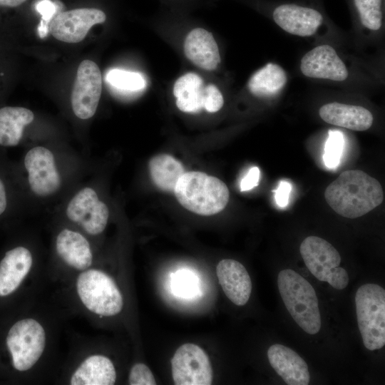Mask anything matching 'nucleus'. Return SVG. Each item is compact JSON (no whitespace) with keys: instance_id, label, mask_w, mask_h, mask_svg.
Here are the masks:
<instances>
[{"instance_id":"18","label":"nucleus","mask_w":385,"mask_h":385,"mask_svg":"<svg viewBox=\"0 0 385 385\" xmlns=\"http://www.w3.org/2000/svg\"><path fill=\"white\" fill-rule=\"evenodd\" d=\"M56 250L58 257L69 267L85 270L91 267L93 253L88 240L80 232L65 228L56 239Z\"/></svg>"},{"instance_id":"16","label":"nucleus","mask_w":385,"mask_h":385,"mask_svg":"<svg viewBox=\"0 0 385 385\" xmlns=\"http://www.w3.org/2000/svg\"><path fill=\"white\" fill-rule=\"evenodd\" d=\"M269 362L288 385H307L310 375L306 361L294 350L279 344L267 350Z\"/></svg>"},{"instance_id":"6","label":"nucleus","mask_w":385,"mask_h":385,"mask_svg":"<svg viewBox=\"0 0 385 385\" xmlns=\"http://www.w3.org/2000/svg\"><path fill=\"white\" fill-rule=\"evenodd\" d=\"M46 339L43 327L36 319L27 318L16 322L6 339L14 368L20 371L31 369L43 352Z\"/></svg>"},{"instance_id":"23","label":"nucleus","mask_w":385,"mask_h":385,"mask_svg":"<svg viewBox=\"0 0 385 385\" xmlns=\"http://www.w3.org/2000/svg\"><path fill=\"white\" fill-rule=\"evenodd\" d=\"M34 119V113L24 107L6 106L0 108V145H17L22 138L24 128Z\"/></svg>"},{"instance_id":"13","label":"nucleus","mask_w":385,"mask_h":385,"mask_svg":"<svg viewBox=\"0 0 385 385\" xmlns=\"http://www.w3.org/2000/svg\"><path fill=\"white\" fill-rule=\"evenodd\" d=\"M302 74L309 78L343 81L349 76L347 68L335 49L327 44L314 47L302 57Z\"/></svg>"},{"instance_id":"1","label":"nucleus","mask_w":385,"mask_h":385,"mask_svg":"<svg viewBox=\"0 0 385 385\" xmlns=\"http://www.w3.org/2000/svg\"><path fill=\"white\" fill-rule=\"evenodd\" d=\"M324 197L337 214L354 219L379 206L384 192L376 179L362 170H349L327 186Z\"/></svg>"},{"instance_id":"20","label":"nucleus","mask_w":385,"mask_h":385,"mask_svg":"<svg viewBox=\"0 0 385 385\" xmlns=\"http://www.w3.org/2000/svg\"><path fill=\"white\" fill-rule=\"evenodd\" d=\"M319 114L327 123L357 131L370 128L374 120L371 113L364 107L338 102L323 105Z\"/></svg>"},{"instance_id":"21","label":"nucleus","mask_w":385,"mask_h":385,"mask_svg":"<svg viewBox=\"0 0 385 385\" xmlns=\"http://www.w3.org/2000/svg\"><path fill=\"white\" fill-rule=\"evenodd\" d=\"M207 85L202 78L194 73H187L174 83L173 94L176 106L183 112L197 113L205 109Z\"/></svg>"},{"instance_id":"24","label":"nucleus","mask_w":385,"mask_h":385,"mask_svg":"<svg viewBox=\"0 0 385 385\" xmlns=\"http://www.w3.org/2000/svg\"><path fill=\"white\" fill-rule=\"evenodd\" d=\"M287 81L285 71L278 64L269 63L250 77L247 86L250 92L257 97L271 98L284 88Z\"/></svg>"},{"instance_id":"36","label":"nucleus","mask_w":385,"mask_h":385,"mask_svg":"<svg viewBox=\"0 0 385 385\" xmlns=\"http://www.w3.org/2000/svg\"><path fill=\"white\" fill-rule=\"evenodd\" d=\"M26 0H0V6L14 7L21 5Z\"/></svg>"},{"instance_id":"8","label":"nucleus","mask_w":385,"mask_h":385,"mask_svg":"<svg viewBox=\"0 0 385 385\" xmlns=\"http://www.w3.org/2000/svg\"><path fill=\"white\" fill-rule=\"evenodd\" d=\"M65 212L71 222L91 235L103 232L109 217L108 206L91 187L79 190L68 201Z\"/></svg>"},{"instance_id":"15","label":"nucleus","mask_w":385,"mask_h":385,"mask_svg":"<svg viewBox=\"0 0 385 385\" xmlns=\"http://www.w3.org/2000/svg\"><path fill=\"white\" fill-rule=\"evenodd\" d=\"M216 274L226 297L237 306L245 305L252 292V282L245 267L231 259L221 260L217 265Z\"/></svg>"},{"instance_id":"3","label":"nucleus","mask_w":385,"mask_h":385,"mask_svg":"<svg viewBox=\"0 0 385 385\" xmlns=\"http://www.w3.org/2000/svg\"><path fill=\"white\" fill-rule=\"evenodd\" d=\"M279 294L295 322L309 334L321 329L318 298L311 284L291 269L280 271L277 277Z\"/></svg>"},{"instance_id":"7","label":"nucleus","mask_w":385,"mask_h":385,"mask_svg":"<svg viewBox=\"0 0 385 385\" xmlns=\"http://www.w3.org/2000/svg\"><path fill=\"white\" fill-rule=\"evenodd\" d=\"M31 191L39 197H48L61 188L62 178L55 157L44 146H35L26 154L24 160Z\"/></svg>"},{"instance_id":"30","label":"nucleus","mask_w":385,"mask_h":385,"mask_svg":"<svg viewBox=\"0 0 385 385\" xmlns=\"http://www.w3.org/2000/svg\"><path fill=\"white\" fill-rule=\"evenodd\" d=\"M128 382L130 385L156 384L151 370L143 363H138L132 366L129 373Z\"/></svg>"},{"instance_id":"32","label":"nucleus","mask_w":385,"mask_h":385,"mask_svg":"<svg viewBox=\"0 0 385 385\" xmlns=\"http://www.w3.org/2000/svg\"><path fill=\"white\" fill-rule=\"evenodd\" d=\"M327 282L334 289H343L349 282L348 273L345 269L337 267L332 271Z\"/></svg>"},{"instance_id":"35","label":"nucleus","mask_w":385,"mask_h":385,"mask_svg":"<svg viewBox=\"0 0 385 385\" xmlns=\"http://www.w3.org/2000/svg\"><path fill=\"white\" fill-rule=\"evenodd\" d=\"M7 206V197L5 186L0 179V215L5 211Z\"/></svg>"},{"instance_id":"31","label":"nucleus","mask_w":385,"mask_h":385,"mask_svg":"<svg viewBox=\"0 0 385 385\" xmlns=\"http://www.w3.org/2000/svg\"><path fill=\"white\" fill-rule=\"evenodd\" d=\"M36 10L42 16L38 27V32L41 38H44L48 34V25L54 15L56 6L54 3L50 0H42L36 4Z\"/></svg>"},{"instance_id":"14","label":"nucleus","mask_w":385,"mask_h":385,"mask_svg":"<svg viewBox=\"0 0 385 385\" xmlns=\"http://www.w3.org/2000/svg\"><path fill=\"white\" fill-rule=\"evenodd\" d=\"M299 251L309 272L322 282H327L332 271L341 262V256L335 247L317 236L306 237Z\"/></svg>"},{"instance_id":"34","label":"nucleus","mask_w":385,"mask_h":385,"mask_svg":"<svg viewBox=\"0 0 385 385\" xmlns=\"http://www.w3.org/2000/svg\"><path fill=\"white\" fill-rule=\"evenodd\" d=\"M260 172L257 167L250 168L240 183V190L247 191L259 184Z\"/></svg>"},{"instance_id":"25","label":"nucleus","mask_w":385,"mask_h":385,"mask_svg":"<svg viewBox=\"0 0 385 385\" xmlns=\"http://www.w3.org/2000/svg\"><path fill=\"white\" fill-rule=\"evenodd\" d=\"M148 166L154 184L168 192H174L177 182L185 173L182 163L168 154L154 156L150 160Z\"/></svg>"},{"instance_id":"19","label":"nucleus","mask_w":385,"mask_h":385,"mask_svg":"<svg viewBox=\"0 0 385 385\" xmlns=\"http://www.w3.org/2000/svg\"><path fill=\"white\" fill-rule=\"evenodd\" d=\"M186 57L197 67L213 71L220 63L217 44L208 31L196 28L186 36L184 43Z\"/></svg>"},{"instance_id":"2","label":"nucleus","mask_w":385,"mask_h":385,"mask_svg":"<svg viewBox=\"0 0 385 385\" xmlns=\"http://www.w3.org/2000/svg\"><path fill=\"white\" fill-rule=\"evenodd\" d=\"M174 193L182 206L200 215L221 212L230 197L228 188L224 182L197 171L185 172L177 182Z\"/></svg>"},{"instance_id":"28","label":"nucleus","mask_w":385,"mask_h":385,"mask_svg":"<svg viewBox=\"0 0 385 385\" xmlns=\"http://www.w3.org/2000/svg\"><path fill=\"white\" fill-rule=\"evenodd\" d=\"M344 143V140L342 132L329 130L323 155L324 164L328 168L333 169L339 165Z\"/></svg>"},{"instance_id":"11","label":"nucleus","mask_w":385,"mask_h":385,"mask_svg":"<svg viewBox=\"0 0 385 385\" xmlns=\"http://www.w3.org/2000/svg\"><path fill=\"white\" fill-rule=\"evenodd\" d=\"M106 20V14L100 9H76L56 15L49 23L48 31L58 41L78 43L85 38L93 26Z\"/></svg>"},{"instance_id":"26","label":"nucleus","mask_w":385,"mask_h":385,"mask_svg":"<svg viewBox=\"0 0 385 385\" xmlns=\"http://www.w3.org/2000/svg\"><path fill=\"white\" fill-rule=\"evenodd\" d=\"M105 80L116 91L124 93H136L146 87V80L140 73L118 68L111 69Z\"/></svg>"},{"instance_id":"33","label":"nucleus","mask_w":385,"mask_h":385,"mask_svg":"<svg viewBox=\"0 0 385 385\" xmlns=\"http://www.w3.org/2000/svg\"><path fill=\"white\" fill-rule=\"evenodd\" d=\"M292 190L291 184L285 180H282L277 190H274V198L277 205L285 207L289 202V194Z\"/></svg>"},{"instance_id":"4","label":"nucleus","mask_w":385,"mask_h":385,"mask_svg":"<svg viewBox=\"0 0 385 385\" xmlns=\"http://www.w3.org/2000/svg\"><path fill=\"white\" fill-rule=\"evenodd\" d=\"M358 327L364 345L373 351L385 344V290L376 284L361 285L355 295Z\"/></svg>"},{"instance_id":"9","label":"nucleus","mask_w":385,"mask_h":385,"mask_svg":"<svg viewBox=\"0 0 385 385\" xmlns=\"http://www.w3.org/2000/svg\"><path fill=\"white\" fill-rule=\"evenodd\" d=\"M102 91V77L98 65L83 60L78 66L71 96V108L75 115L89 119L97 110Z\"/></svg>"},{"instance_id":"10","label":"nucleus","mask_w":385,"mask_h":385,"mask_svg":"<svg viewBox=\"0 0 385 385\" xmlns=\"http://www.w3.org/2000/svg\"><path fill=\"white\" fill-rule=\"evenodd\" d=\"M171 369L177 385L212 384V369L209 357L195 344H184L176 350L171 359Z\"/></svg>"},{"instance_id":"22","label":"nucleus","mask_w":385,"mask_h":385,"mask_svg":"<svg viewBox=\"0 0 385 385\" xmlns=\"http://www.w3.org/2000/svg\"><path fill=\"white\" fill-rule=\"evenodd\" d=\"M116 381L113 362L103 355L87 357L73 373L71 385H112Z\"/></svg>"},{"instance_id":"5","label":"nucleus","mask_w":385,"mask_h":385,"mask_svg":"<svg viewBox=\"0 0 385 385\" xmlns=\"http://www.w3.org/2000/svg\"><path fill=\"white\" fill-rule=\"evenodd\" d=\"M76 290L83 304L94 314L111 317L123 309V296L117 284L101 270H83L77 278Z\"/></svg>"},{"instance_id":"17","label":"nucleus","mask_w":385,"mask_h":385,"mask_svg":"<svg viewBox=\"0 0 385 385\" xmlns=\"http://www.w3.org/2000/svg\"><path fill=\"white\" fill-rule=\"evenodd\" d=\"M33 263L32 255L23 246L6 252L0 262V297L13 293L29 272Z\"/></svg>"},{"instance_id":"12","label":"nucleus","mask_w":385,"mask_h":385,"mask_svg":"<svg viewBox=\"0 0 385 385\" xmlns=\"http://www.w3.org/2000/svg\"><path fill=\"white\" fill-rule=\"evenodd\" d=\"M272 17L284 31L302 37L314 35L324 21L319 9L295 2L275 5L272 7Z\"/></svg>"},{"instance_id":"29","label":"nucleus","mask_w":385,"mask_h":385,"mask_svg":"<svg viewBox=\"0 0 385 385\" xmlns=\"http://www.w3.org/2000/svg\"><path fill=\"white\" fill-rule=\"evenodd\" d=\"M172 289L177 295L190 297L196 293V279L190 272L179 270L174 274Z\"/></svg>"},{"instance_id":"27","label":"nucleus","mask_w":385,"mask_h":385,"mask_svg":"<svg viewBox=\"0 0 385 385\" xmlns=\"http://www.w3.org/2000/svg\"><path fill=\"white\" fill-rule=\"evenodd\" d=\"M384 0H351L361 25L371 31H379L383 22Z\"/></svg>"}]
</instances>
